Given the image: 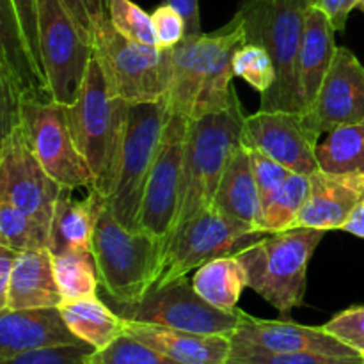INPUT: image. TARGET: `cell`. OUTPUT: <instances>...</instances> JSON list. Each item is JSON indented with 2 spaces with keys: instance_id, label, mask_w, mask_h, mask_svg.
I'll list each match as a JSON object with an SVG mask.
<instances>
[{
  "instance_id": "1",
  "label": "cell",
  "mask_w": 364,
  "mask_h": 364,
  "mask_svg": "<svg viewBox=\"0 0 364 364\" xmlns=\"http://www.w3.org/2000/svg\"><path fill=\"white\" fill-rule=\"evenodd\" d=\"M245 41L244 20L237 13L215 32L185 38L171 48L173 80L166 98L169 114L192 121L240 109L233 84V55Z\"/></svg>"
},
{
  "instance_id": "2",
  "label": "cell",
  "mask_w": 364,
  "mask_h": 364,
  "mask_svg": "<svg viewBox=\"0 0 364 364\" xmlns=\"http://www.w3.org/2000/svg\"><path fill=\"white\" fill-rule=\"evenodd\" d=\"M28 85L0 64V201H9L50 231L60 187L45 171L28 141L21 98Z\"/></svg>"
},
{
  "instance_id": "3",
  "label": "cell",
  "mask_w": 364,
  "mask_h": 364,
  "mask_svg": "<svg viewBox=\"0 0 364 364\" xmlns=\"http://www.w3.org/2000/svg\"><path fill=\"white\" fill-rule=\"evenodd\" d=\"M130 107L128 102L110 95L96 57L89 64L77 102L66 107L71 137L95 176L92 191L105 199L116 180Z\"/></svg>"
},
{
  "instance_id": "4",
  "label": "cell",
  "mask_w": 364,
  "mask_h": 364,
  "mask_svg": "<svg viewBox=\"0 0 364 364\" xmlns=\"http://www.w3.org/2000/svg\"><path fill=\"white\" fill-rule=\"evenodd\" d=\"M244 119L240 107L188 121L180 210L169 242L192 219L213 206L231 155L242 144Z\"/></svg>"
},
{
  "instance_id": "5",
  "label": "cell",
  "mask_w": 364,
  "mask_h": 364,
  "mask_svg": "<svg viewBox=\"0 0 364 364\" xmlns=\"http://www.w3.org/2000/svg\"><path fill=\"white\" fill-rule=\"evenodd\" d=\"M92 256L107 297L112 304H128L144 297L156 284L166 245L146 231L124 228L105 203L92 237Z\"/></svg>"
},
{
  "instance_id": "6",
  "label": "cell",
  "mask_w": 364,
  "mask_h": 364,
  "mask_svg": "<svg viewBox=\"0 0 364 364\" xmlns=\"http://www.w3.org/2000/svg\"><path fill=\"white\" fill-rule=\"evenodd\" d=\"M327 231L290 228L267 233L258 242L238 251L237 258L247 274V287L270 306L288 316L304 302L308 265Z\"/></svg>"
},
{
  "instance_id": "7",
  "label": "cell",
  "mask_w": 364,
  "mask_h": 364,
  "mask_svg": "<svg viewBox=\"0 0 364 364\" xmlns=\"http://www.w3.org/2000/svg\"><path fill=\"white\" fill-rule=\"evenodd\" d=\"M309 0H247L238 14L247 41L265 46L276 68L272 89L262 95L259 110L301 112L297 95V59L306 27Z\"/></svg>"
},
{
  "instance_id": "8",
  "label": "cell",
  "mask_w": 364,
  "mask_h": 364,
  "mask_svg": "<svg viewBox=\"0 0 364 364\" xmlns=\"http://www.w3.org/2000/svg\"><path fill=\"white\" fill-rule=\"evenodd\" d=\"M167 117L166 100L130 107L116 180L105 199L112 215L130 231H142V198L162 144Z\"/></svg>"
},
{
  "instance_id": "9",
  "label": "cell",
  "mask_w": 364,
  "mask_h": 364,
  "mask_svg": "<svg viewBox=\"0 0 364 364\" xmlns=\"http://www.w3.org/2000/svg\"><path fill=\"white\" fill-rule=\"evenodd\" d=\"M92 48L114 98L130 105L167 98L173 80L171 50L127 39L110 20L95 34Z\"/></svg>"
},
{
  "instance_id": "10",
  "label": "cell",
  "mask_w": 364,
  "mask_h": 364,
  "mask_svg": "<svg viewBox=\"0 0 364 364\" xmlns=\"http://www.w3.org/2000/svg\"><path fill=\"white\" fill-rule=\"evenodd\" d=\"M39 52L52 98L64 107L73 105L95 59V48L63 0H39Z\"/></svg>"
},
{
  "instance_id": "11",
  "label": "cell",
  "mask_w": 364,
  "mask_h": 364,
  "mask_svg": "<svg viewBox=\"0 0 364 364\" xmlns=\"http://www.w3.org/2000/svg\"><path fill=\"white\" fill-rule=\"evenodd\" d=\"M21 116L32 149L46 173L60 187L92 191L95 176L71 137L66 107L46 89L27 87L21 98Z\"/></svg>"
},
{
  "instance_id": "12",
  "label": "cell",
  "mask_w": 364,
  "mask_h": 364,
  "mask_svg": "<svg viewBox=\"0 0 364 364\" xmlns=\"http://www.w3.org/2000/svg\"><path fill=\"white\" fill-rule=\"evenodd\" d=\"M114 311L127 322L153 323L196 334L231 338L240 323L242 311H224L206 302L187 277L153 287L144 297L128 304H114Z\"/></svg>"
},
{
  "instance_id": "13",
  "label": "cell",
  "mask_w": 364,
  "mask_h": 364,
  "mask_svg": "<svg viewBox=\"0 0 364 364\" xmlns=\"http://www.w3.org/2000/svg\"><path fill=\"white\" fill-rule=\"evenodd\" d=\"M265 235L251 224L224 215L212 206L174 235L166 249L162 274L155 287L187 277L188 272L215 258L237 255Z\"/></svg>"
},
{
  "instance_id": "14",
  "label": "cell",
  "mask_w": 364,
  "mask_h": 364,
  "mask_svg": "<svg viewBox=\"0 0 364 364\" xmlns=\"http://www.w3.org/2000/svg\"><path fill=\"white\" fill-rule=\"evenodd\" d=\"M187 128L188 119L178 114H169L162 144L142 198L141 230L162 240L166 249L180 210Z\"/></svg>"
},
{
  "instance_id": "15",
  "label": "cell",
  "mask_w": 364,
  "mask_h": 364,
  "mask_svg": "<svg viewBox=\"0 0 364 364\" xmlns=\"http://www.w3.org/2000/svg\"><path fill=\"white\" fill-rule=\"evenodd\" d=\"M318 139L304 123L301 112L258 110L245 116L242 144L263 153L291 173L311 176L320 171L316 159Z\"/></svg>"
},
{
  "instance_id": "16",
  "label": "cell",
  "mask_w": 364,
  "mask_h": 364,
  "mask_svg": "<svg viewBox=\"0 0 364 364\" xmlns=\"http://www.w3.org/2000/svg\"><path fill=\"white\" fill-rule=\"evenodd\" d=\"M316 137L364 123V66L345 46H338L315 102L302 114Z\"/></svg>"
},
{
  "instance_id": "17",
  "label": "cell",
  "mask_w": 364,
  "mask_h": 364,
  "mask_svg": "<svg viewBox=\"0 0 364 364\" xmlns=\"http://www.w3.org/2000/svg\"><path fill=\"white\" fill-rule=\"evenodd\" d=\"M231 340L270 352H311L336 358L363 355L327 333L323 327H308L284 320H259L244 311Z\"/></svg>"
},
{
  "instance_id": "18",
  "label": "cell",
  "mask_w": 364,
  "mask_h": 364,
  "mask_svg": "<svg viewBox=\"0 0 364 364\" xmlns=\"http://www.w3.org/2000/svg\"><path fill=\"white\" fill-rule=\"evenodd\" d=\"M364 205V174L316 171L309 176V194L294 228L343 230L355 210Z\"/></svg>"
},
{
  "instance_id": "19",
  "label": "cell",
  "mask_w": 364,
  "mask_h": 364,
  "mask_svg": "<svg viewBox=\"0 0 364 364\" xmlns=\"http://www.w3.org/2000/svg\"><path fill=\"white\" fill-rule=\"evenodd\" d=\"M82 343L70 331L60 308L0 311V361L36 348Z\"/></svg>"
},
{
  "instance_id": "20",
  "label": "cell",
  "mask_w": 364,
  "mask_h": 364,
  "mask_svg": "<svg viewBox=\"0 0 364 364\" xmlns=\"http://www.w3.org/2000/svg\"><path fill=\"white\" fill-rule=\"evenodd\" d=\"M334 27L318 6H311L306 14L304 36L297 59V95L301 114L308 112L315 102L322 82L336 55Z\"/></svg>"
},
{
  "instance_id": "21",
  "label": "cell",
  "mask_w": 364,
  "mask_h": 364,
  "mask_svg": "<svg viewBox=\"0 0 364 364\" xmlns=\"http://www.w3.org/2000/svg\"><path fill=\"white\" fill-rule=\"evenodd\" d=\"M124 333L180 364H226L231 338L196 334L153 323L127 322Z\"/></svg>"
},
{
  "instance_id": "22",
  "label": "cell",
  "mask_w": 364,
  "mask_h": 364,
  "mask_svg": "<svg viewBox=\"0 0 364 364\" xmlns=\"http://www.w3.org/2000/svg\"><path fill=\"white\" fill-rule=\"evenodd\" d=\"M63 295L53 274V255L50 249L21 251L14 263L13 276L6 299L0 302L4 309L59 308Z\"/></svg>"
},
{
  "instance_id": "23",
  "label": "cell",
  "mask_w": 364,
  "mask_h": 364,
  "mask_svg": "<svg viewBox=\"0 0 364 364\" xmlns=\"http://www.w3.org/2000/svg\"><path fill=\"white\" fill-rule=\"evenodd\" d=\"M105 198L89 191L85 198H73V188L63 187L50 226V251L92 252V237Z\"/></svg>"
},
{
  "instance_id": "24",
  "label": "cell",
  "mask_w": 364,
  "mask_h": 364,
  "mask_svg": "<svg viewBox=\"0 0 364 364\" xmlns=\"http://www.w3.org/2000/svg\"><path fill=\"white\" fill-rule=\"evenodd\" d=\"M213 208L224 215L244 220L259 231L262 220V198L251 166V155L244 144L231 155L224 176L217 188ZM263 233V231H262Z\"/></svg>"
},
{
  "instance_id": "25",
  "label": "cell",
  "mask_w": 364,
  "mask_h": 364,
  "mask_svg": "<svg viewBox=\"0 0 364 364\" xmlns=\"http://www.w3.org/2000/svg\"><path fill=\"white\" fill-rule=\"evenodd\" d=\"M71 333L95 350L109 347L116 338L124 334V320L110 309L98 295L59 306Z\"/></svg>"
},
{
  "instance_id": "26",
  "label": "cell",
  "mask_w": 364,
  "mask_h": 364,
  "mask_svg": "<svg viewBox=\"0 0 364 364\" xmlns=\"http://www.w3.org/2000/svg\"><path fill=\"white\" fill-rule=\"evenodd\" d=\"M192 287L215 308L235 311L242 291L247 288V274L237 256H223L194 270Z\"/></svg>"
},
{
  "instance_id": "27",
  "label": "cell",
  "mask_w": 364,
  "mask_h": 364,
  "mask_svg": "<svg viewBox=\"0 0 364 364\" xmlns=\"http://www.w3.org/2000/svg\"><path fill=\"white\" fill-rule=\"evenodd\" d=\"M320 169L334 174H364V123L326 134L316 146Z\"/></svg>"
},
{
  "instance_id": "28",
  "label": "cell",
  "mask_w": 364,
  "mask_h": 364,
  "mask_svg": "<svg viewBox=\"0 0 364 364\" xmlns=\"http://www.w3.org/2000/svg\"><path fill=\"white\" fill-rule=\"evenodd\" d=\"M309 194V176L291 174L262 206L259 231L279 233L294 228Z\"/></svg>"
},
{
  "instance_id": "29",
  "label": "cell",
  "mask_w": 364,
  "mask_h": 364,
  "mask_svg": "<svg viewBox=\"0 0 364 364\" xmlns=\"http://www.w3.org/2000/svg\"><path fill=\"white\" fill-rule=\"evenodd\" d=\"M53 274L63 302L95 297L98 291V270L92 252L64 251L53 255Z\"/></svg>"
},
{
  "instance_id": "30",
  "label": "cell",
  "mask_w": 364,
  "mask_h": 364,
  "mask_svg": "<svg viewBox=\"0 0 364 364\" xmlns=\"http://www.w3.org/2000/svg\"><path fill=\"white\" fill-rule=\"evenodd\" d=\"M0 244L14 251L50 249V231L9 201H0Z\"/></svg>"
},
{
  "instance_id": "31",
  "label": "cell",
  "mask_w": 364,
  "mask_h": 364,
  "mask_svg": "<svg viewBox=\"0 0 364 364\" xmlns=\"http://www.w3.org/2000/svg\"><path fill=\"white\" fill-rule=\"evenodd\" d=\"M226 364H364V359L363 355L336 358L311 352H270L231 340V352Z\"/></svg>"
},
{
  "instance_id": "32",
  "label": "cell",
  "mask_w": 364,
  "mask_h": 364,
  "mask_svg": "<svg viewBox=\"0 0 364 364\" xmlns=\"http://www.w3.org/2000/svg\"><path fill=\"white\" fill-rule=\"evenodd\" d=\"M235 77H240L252 89L265 95L276 82V68L265 46L245 41L233 55Z\"/></svg>"
},
{
  "instance_id": "33",
  "label": "cell",
  "mask_w": 364,
  "mask_h": 364,
  "mask_svg": "<svg viewBox=\"0 0 364 364\" xmlns=\"http://www.w3.org/2000/svg\"><path fill=\"white\" fill-rule=\"evenodd\" d=\"M91 364H180L149 345L135 340L128 333L121 334L109 347L95 350Z\"/></svg>"
},
{
  "instance_id": "34",
  "label": "cell",
  "mask_w": 364,
  "mask_h": 364,
  "mask_svg": "<svg viewBox=\"0 0 364 364\" xmlns=\"http://www.w3.org/2000/svg\"><path fill=\"white\" fill-rule=\"evenodd\" d=\"M109 20L112 27L127 39L156 46L151 14L132 0H109Z\"/></svg>"
},
{
  "instance_id": "35",
  "label": "cell",
  "mask_w": 364,
  "mask_h": 364,
  "mask_svg": "<svg viewBox=\"0 0 364 364\" xmlns=\"http://www.w3.org/2000/svg\"><path fill=\"white\" fill-rule=\"evenodd\" d=\"M0 6L6 7L16 20L32 66H34L39 80L46 85L41 52H39V0H0Z\"/></svg>"
},
{
  "instance_id": "36",
  "label": "cell",
  "mask_w": 364,
  "mask_h": 364,
  "mask_svg": "<svg viewBox=\"0 0 364 364\" xmlns=\"http://www.w3.org/2000/svg\"><path fill=\"white\" fill-rule=\"evenodd\" d=\"M95 348L87 343L57 345V347L36 348L23 352L11 359H4L0 364H91Z\"/></svg>"
},
{
  "instance_id": "37",
  "label": "cell",
  "mask_w": 364,
  "mask_h": 364,
  "mask_svg": "<svg viewBox=\"0 0 364 364\" xmlns=\"http://www.w3.org/2000/svg\"><path fill=\"white\" fill-rule=\"evenodd\" d=\"M322 327L359 354L364 352V306H352L343 309Z\"/></svg>"
},
{
  "instance_id": "38",
  "label": "cell",
  "mask_w": 364,
  "mask_h": 364,
  "mask_svg": "<svg viewBox=\"0 0 364 364\" xmlns=\"http://www.w3.org/2000/svg\"><path fill=\"white\" fill-rule=\"evenodd\" d=\"M249 155H251L252 173H255V180L256 185H258L259 198H262L263 206V203H265L294 173H291L288 167L281 166L279 162L272 160L270 156L263 155V153L256 151V149H249Z\"/></svg>"
},
{
  "instance_id": "39",
  "label": "cell",
  "mask_w": 364,
  "mask_h": 364,
  "mask_svg": "<svg viewBox=\"0 0 364 364\" xmlns=\"http://www.w3.org/2000/svg\"><path fill=\"white\" fill-rule=\"evenodd\" d=\"M151 20L159 48L171 50L187 38V25L183 16L171 4L166 2L156 7L151 13Z\"/></svg>"
},
{
  "instance_id": "40",
  "label": "cell",
  "mask_w": 364,
  "mask_h": 364,
  "mask_svg": "<svg viewBox=\"0 0 364 364\" xmlns=\"http://www.w3.org/2000/svg\"><path fill=\"white\" fill-rule=\"evenodd\" d=\"M63 4L87 32L91 41L96 32L109 21V0H63Z\"/></svg>"
},
{
  "instance_id": "41",
  "label": "cell",
  "mask_w": 364,
  "mask_h": 364,
  "mask_svg": "<svg viewBox=\"0 0 364 364\" xmlns=\"http://www.w3.org/2000/svg\"><path fill=\"white\" fill-rule=\"evenodd\" d=\"M363 4V0H320L316 6L327 14L329 21L333 23L334 31L340 32L343 31L345 25H347L348 14L359 7Z\"/></svg>"
},
{
  "instance_id": "42",
  "label": "cell",
  "mask_w": 364,
  "mask_h": 364,
  "mask_svg": "<svg viewBox=\"0 0 364 364\" xmlns=\"http://www.w3.org/2000/svg\"><path fill=\"white\" fill-rule=\"evenodd\" d=\"M167 4L180 11L187 25V38L203 34L201 31V11H199V0H166Z\"/></svg>"
},
{
  "instance_id": "43",
  "label": "cell",
  "mask_w": 364,
  "mask_h": 364,
  "mask_svg": "<svg viewBox=\"0 0 364 364\" xmlns=\"http://www.w3.org/2000/svg\"><path fill=\"white\" fill-rule=\"evenodd\" d=\"M18 255H20L18 251L0 244V302L6 299L7 290H9V281L11 276H13Z\"/></svg>"
},
{
  "instance_id": "44",
  "label": "cell",
  "mask_w": 364,
  "mask_h": 364,
  "mask_svg": "<svg viewBox=\"0 0 364 364\" xmlns=\"http://www.w3.org/2000/svg\"><path fill=\"white\" fill-rule=\"evenodd\" d=\"M343 231L354 235L358 238H364V205L359 206L354 212V215L348 219V223L343 226Z\"/></svg>"
},
{
  "instance_id": "45",
  "label": "cell",
  "mask_w": 364,
  "mask_h": 364,
  "mask_svg": "<svg viewBox=\"0 0 364 364\" xmlns=\"http://www.w3.org/2000/svg\"><path fill=\"white\" fill-rule=\"evenodd\" d=\"M309 2H311V4H313V6H316V4H318V2H320V0H309Z\"/></svg>"
},
{
  "instance_id": "46",
  "label": "cell",
  "mask_w": 364,
  "mask_h": 364,
  "mask_svg": "<svg viewBox=\"0 0 364 364\" xmlns=\"http://www.w3.org/2000/svg\"><path fill=\"white\" fill-rule=\"evenodd\" d=\"M359 9H361L363 13H364V0H363V4H361V6H359Z\"/></svg>"
},
{
  "instance_id": "47",
  "label": "cell",
  "mask_w": 364,
  "mask_h": 364,
  "mask_svg": "<svg viewBox=\"0 0 364 364\" xmlns=\"http://www.w3.org/2000/svg\"><path fill=\"white\" fill-rule=\"evenodd\" d=\"M363 359H364V352H363Z\"/></svg>"
}]
</instances>
